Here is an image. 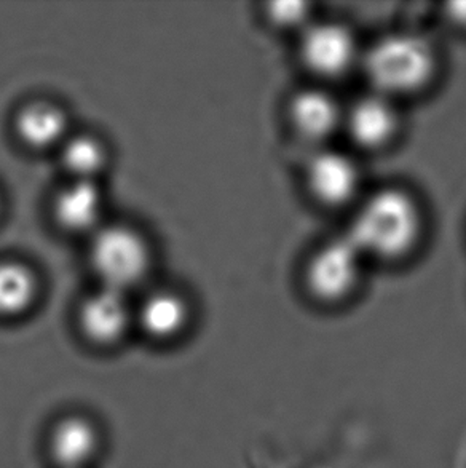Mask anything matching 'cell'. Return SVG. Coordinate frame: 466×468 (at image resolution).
<instances>
[{"instance_id":"cell-1","label":"cell","mask_w":466,"mask_h":468,"mask_svg":"<svg viewBox=\"0 0 466 468\" xmlns=\"http://www.w3.org/2000/svg\"><path fill=\"white\" fill-rule=\"evenodd\" d=\"M423 230L425 216L417 197L388 186L359 200L345 235L365 260L395 262L414 253Z\"/></svg>"},{"instance_id":"cell-2","label":"cell","mask_w":466,"mask_h":468,"mask_svg":"<svg viewBox=\"0 0 466 468\" xmlns=\"http://www.w3.org/2000/svg\"><path fill=\"white\" fill-rule=\"evenodd\" d=\"M371 91L397 101L429 87L438 58L427 38L412 32H393L378 38L361 53Z\"/></svg>"},{"instance_id":"cell-3","label":"cell","mask_w":466,"mask_h":468,"mask_svg":"<svg viewBox=\"0 0 466 468\" xmlns=\"http://www.w3.org/2000/svg\"><path fill=\"white\" fill-rule=\"evenodd\" d=\"M365 260L347 235L323 243L310 254L303 283L310 298L324 305L341 304L358 292Z\"/></svg>"},{"instance_id":"cell-4","label":"cell","mask_w":466,"mask_h":468,"mask_svg":"<svg viewBox=\"0 0 466 468\" xmlns=\"http://www.w3.org/2000/svg\"><path fill=\"white\" fill-rule=\"evenodd\" d=\"M90 260L104 288L125 292L144 279L151 266V250L136 230L109 226L96 230Z\"/></svg>"},{"instance_id":"cell-5","label":"cell","mask_w":466,"mask_h":468,"mask_svg":"<svg viewBox=\"0 0 466 468\" xmlns=\"http://www.w3.org/2000/svg\"><path fill=\"white\" fill-rule=\"evenodd\" d=\"M299 57L313 76L328 80L348 74L361 61V50L348 26L313 19L301 31Z\"/></svg>"},{"instance_id":"cell-6","label":"cell","mask_w":466,"mask_h":468,"mask_svg":"<svg viewBox=\"0 0 466 468\" xmlns=\"http://www.w3.org/2000/svg\"><path fill=\"white\" fill-rule=\"evenodd\" d=\"M361 183L363 175L356 158L339 149H318L305 166L310 197L323 207L341 208L358 202Z\"/></svg>"},{"instance_id":"cell-7","label":"cell","mask_w":466,"mask_h":468,"mask_svg":"<svg viewBox=\"0 0 466 468\" xmlns=\"http://www.w3.org/2000/svg\"><path fill=\"white\" fill-rule=\"evenodd\" d=\"M397 101L371 91L345 108L342 130L365 151H382L397 140L401 132Z\"/></svg>"},{"instance_id":"cell-8","label":"cell","mask_w":466,"mask_h":468,"mask_svg":"<svg viewBox=\"0 0 466 468\" xmlns=\"http://www.w3.org/2000/svg\"><path fill=\"white\" fill-rule=\"evenodd\" d=\"M345 108L328 90L303 89L291 98L288 121L294 133L315 144H324L344 125Z\"/></svg>"},{"instance_id":"cell-9","label":"cell","mask_w":466,"mask_h":468,"mask_svg":"<svg viewBox=\"0 0 466 468\" xmlns=\"http://www.w3.org/2000/svg\"><path fill=\"white\" fill-rule=\"evenodd\" d=\"M79 322L83 335L91 344L100 347L119 344L132 322L125 292L102 286L83 303Z\"/></svg>"},{"instance_id":"cell-10","label":"cell","mask_w":466,"mask_h":468,"mask_svg":"<svg viewBox=\"0 0 466 468\" xmlns=\"http://www.w3.org/2000/svg\"><path fill=\"white\" fill-rule=\"evenodd\" d=\"M101 446L98 425L82 414L59 419L48 437V454L57 468H89L100 456Z\"/></svg>"},{"instance_id":"cell-11","label":"cell","mask_w":466,"mask_h":468,"mask_svg":"<svg viewBox=\"0 0 466 468\" xmlns=\"http://www.w3.org/2000/svg\"><path fill=\"white\" fill-rule=\"evenodd\" d=\"M55 218L61 228L82 234L98 230L104 213V196L96 181H70L55 198Z\"/></svg>"},{"instance_id":"cell-12","label":"cell","mask_w":466,"mask_h":468,"mask_svg":"<svg viewBox=\"0 0 466 468\" xmlns=\"http://www.w3.org/2000/svg\"><path fill=\"white\" fill-rule=\"evenodd\" d=\"M15 130L26 146L50 149L61 146L68 138V117L53 102H29L19 109Z\"/></svg>"},{"instance_id":"cell-13","label":"cell","mask_w":466,"mask_h":468,"mask_svg":"<svg viewBox=\"0 0 466 468\" xmlns=\"http://www.w3.org/2000/svg\"><path fill=\"white\" fill-rule=\"evenodd\" d=\"M187 322L189 307L176 292H154L139 307V326L155 341L175 339L183 333Z\"/></svg>"},{"instance_id":"cell-14","label":"cell","mask_w":466,"mask_h":468,"mask_svg":"<svg viewBox=\"0 0 466 468\" xmlns=\"http://www.w3.org/2000/svg\"><path fill=\"white\" fill-rule=\"evenodd\" d=\"M37 298V280L29 267L16 261L0 262V316L26 314Z\"/></svg>"},{"instance_id":"cell-15","label":"cell","mask_w":466,"mask_h":468,"mask_svg":"<svg viewBox=\"0 0 466 468\" xmlns=\"http://www.w3.org/2000/svg\"><path fill=\"white\" fill-rule=\"evenodd\" d=\"M59 147L63 166L74 181H96L108 164L106 147L95 136H68Z\"/></svg>"},{"instance_id":"cell-16","label":"cell","mask_w":466,"mask_h":468,"mask_svg":"<svg viewBox=\"0 0 466 468\" xmlns=\"http://www.w3.org/2000/svg\"><path fill=\"white\" fill-rule=\"evenodd\" d=\"M312 13H313V5L309 2H299V0L273 2L267 6V16L270 19L271 25L278 26L281 29H299V32L313 21Z\"/></svg>"},{"instance_id":"cell-17","label":"cell","mask_w":466,"mask_h":468,"mask_svg":"<svg viewBox=\"0 0 466 468\" xmlns=\"http://www.w3.org/2000/svg\"><path fill=\"white\" fill-rule=\"evenodd\" d=\"M450 8V18L454 19L457 25L466 26V12L461 10V4H454V5L449 6Z\"/></svg>"}]
</instances>
